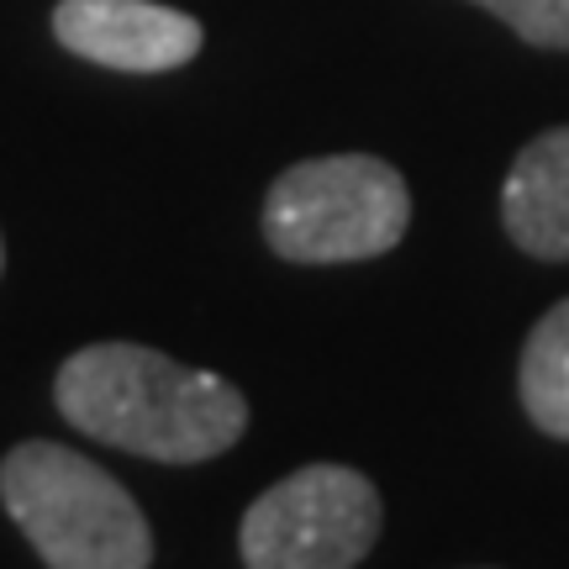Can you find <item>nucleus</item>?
Instances as JSON below:
<instances>
[{
	"mask_svg": "<svg viewBox=\"0 0 569 569\" xmlns=\"http://www.w3.org/2000/svg\"><path fill=\"white\" fill-rule=\"evenodd\" d=\"M532 48H569V0H475Z\"/></svg>",
	"mask_w": 569,
	"mask_h": 569,
	"instance_id": "obj_8",
	"label": "nucleus"
},
{
	"mask_svg": "<svg viewBox=\"0 0 569 569\" xmlns=\"http://www.w3.org/2000/svg\"><path fill=\"white\" fill-rule=\"evenodd\" d=\"M380 538V496L359 469L306 465L243 511L248 569H353Z\"/></svg>",
	"mask_w": 569,
	"mask_h": 569,
	"instance_id": "obj_4",
	"label": "nucleus"
},
{
	"mask_svg": "<svg viewBox=\"0 0 569 569\" xmlns=\"http://www.w3.org/2000/svg\"><path fill=\"white\" fill-rule=\"evenodd\" d=\"M0 269H6V243H0Z\"/></svg>",
	"mask_w": 569,
	"mask_h": 569,
	"instance_id": "obj_9",
	"label": "nucleus"
},
{
	"mask_svg": "<svg viewBox=\"0 0 569 569\" xmlns=\"http://www.w3.org/2000/svg\"><path fill=\"white\" fill-rule=\"evenodd\" d=\"M522 407L549 438L569 443V301L528 332L522 348Z\"/></svg>",
	"mask_w": 569,
	"mask_h": 569,
	"instance_id": "obj_7",
	"label": "nucleus"
},
{
	"mask_svg": "<svg viewBox=\"0 0 569 569\" xmlns=\"http://www.w3.org/2000/svg\"><path fill=\"white\" fill-rule=\"evenodd\" d=\"M511 243L532 259H569V127L532 138L501 190Z\"/></svg>",
	"mask_w": 569,
	"mask_h": 569,
	"instance_id": "obj_6",
	"label": "nucleus"
},
{
	"mask_svg": "<svg viewBox=\"0 0 569 569\" xmlns=\"http://www.w3.org/2000/svg\"><path fill=\"white\" fill-rule=\"evenodd\" d=\"M407 180L375 153L290 163L264 201V238L290 264L380 259L407 238Z\"/></svg>",
	"mask_w": 569,
	"mask_h": 569,
	"instance_id": "obj_3",
	"label": "nucleus"
},
{
	"mask_svg": "<svg viewBox=\"0 0 569 569\" xmlns=\"http://www.w3.org/2000/svg\"><path fill=\"white\" fill-rule=\"evenodd\" d=\"M0 501L48 569H148L153 532L138 501L80 448L17 443L0 459Z\"/></svg>",
	"mask_w": 569,
	"mask_h": 569,
	"instance_id": "obj_2",
	"label": "nucleus"
},
{
	"mask_svg": "<svg viewBox=\"0 0 569 569\" xmlns=\"http://www.w3.org/2000/svg\"><path fill=\"white\" fill-rule=\"evenodd\" d=\"M53 396L63 422L80 427L84 438L163 465L217 459L248 427L238 386L142 343H96L69 353Z\"/></svg>",
	"mask_w": 569,
	"mask_h": 569,
	"instance_id": "obj_1",
	"label": "nucleus"
},
{
	"mask_svg": "<svg viewBox=\"0 0 569 569\" xmlns=\"http://www.w3.org/2000/svg\"><path fill=\"white\" fill-rule=\"evenodd\" d=\"M53 32L69 53L127 74H163L201 53V21L153 0H59Z\"/></svg>",
	"mask_w": 569,
	"mask_h": 569,
	"instance_id": "obj_5",
	"label": "nucleus"
}]
</instances>
